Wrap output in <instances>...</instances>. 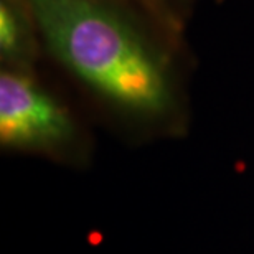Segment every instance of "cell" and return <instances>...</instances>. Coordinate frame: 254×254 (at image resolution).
<instances>
[{
  "instance_id": "6da1fadb",
  "label": "cell",
  "mask_w": 254,
  "mask_h": 254,
  "mask_svg": "<svg viewBox=\"0 0 254 254\" xmlns=\"http://www.w3.org/2000/svg\"><path fill=\"white\" fill-rule=\"evenodd\" d=\"M52 57L116 113L160 124L179 109L165 55L106 0H25Z\"/></svg>"
},
{
  "instance_id": "7a4b0ae2",
  "label": "cell",
  "mask_w": 254,
  "mask_h": 254,
  "mask_svg": "<svg viewBox=\"0 0 254 254\" xmlns=\"http://www.w3.org/2000/svg\"><path fill=\"white\" fill-rule=\"evenodd\" d=\"M79 140L74 118L30 69L0 73V144L3 149L52 157L68 155Z\"/></svg>"
},
{
  "instance_id": "277c9868",
  "label": "cell",
  "mask_w": 254,
  "mask_h": 254,
  "mask_svg": "<svg viewBox=\"0 0 254 254\" xmlns=\"http://www.w3.org/2000/svg\"><path fill=\"white\" fill-rule=\"evenodd\" d=\"M123 2L129 3L135 8H140L150 18L159 22L162 25V28H165L167 32H174L177 28L175 15L167 7L165 0H123Z\"/></svg>"
},
{
  "instance_id": "3957f363",
  "label": "cell",
  "mask_w": 254,
  "mask_h": 254,
  "mask_svg": "<svg viewBox=\"0 0 254 254\" xmlns=\"http://www.w3.org/2000/svg\"><path fill=\"white\" fill-rule=\"evenodd\" d=\"M37 27L25 0H0V55L3 66L30 69L37 55Z\"/></svg>"
}]
</instances>
